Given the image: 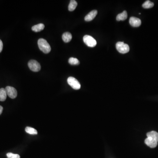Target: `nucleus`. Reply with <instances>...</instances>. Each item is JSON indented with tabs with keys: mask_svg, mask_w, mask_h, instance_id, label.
Here are the masks:
<instances>
[{
	"mask_svg": "<svg viewBox=\"0 0 158 158\" xmlns=\"http://www.w3.org/2000/svg\"><path fill=\"white\" fill-rule=\"evenodd\" d=\"M7 95L5 89L3 88L0 89V101H5L7 98Z\"/></svg>",
	"mask_w": 158,
	"mask_h": 158,
	"instance_id": "obj_13",
	"label": "nucleus"
},
{
	"mask_svg": "<svg viewBox=\"0 0 158 158\" xmlns=\"http://www.w3.org/2000/svg\"><path fill=\"white\" fill-rule=\"evenodd\" d=\"M6 155L8 158H20V156L19 155L15 154L12 153H7Z\"/></svg>",
	"mask_w": 158,
	"mask_h": 158,
	"instance_id": "obj_18",
	"label": "nucleus"
},
{
	"mask_svg": "<svg viewBox=\"0 0 158 158\" xmlns=\"http://www.w3.org/2000/svg\"><path fill=\"white\" fill-rule=\"evenodd\" d=\"M147 138L144 141L145 144L150 148H155L158 144V133L155 131H152L147 133Z\"/></svg>",
	"mask_w": 158,
	"mask_h": 158,
	"instance_id": "obj_1",
	"label": "nucleus"
},
{
	"mask_svg": "<svg viewBox=\"0 0 158 158\" xmlns=\"http://www.w3.org/2000/svg\"><path fill=\"white\" fill-rule=\"evenodd\" d=\"M3 108L1 106H0V115H1L3 111Z\"/></svg>",
	"mask_w": 158,
	"mask_h": 158,
	"instance_id": "obj_20",
	"label": "nucleus"
},
{
	"mask_svg": "<svg viewBox=\"0 0 158 158\" xmlns=\"http://www.w3.org/2000/svg\"><path fill=\"white\" fill-rule=\"evenodd\" d=\"M83 41L87 46L91 48L95 47L97 44V42L95 40L89 35H85L83 37Z\"/></svg>",
	"mask_w": 158,
	"mask_h": 158,
	"instance_id": "obj_4",
	"label": "nucleus"
},
{
	"mask_svg": "<svg viewBox=\"0 0 158 158\" xmlns=\"http://www.w3.org/2000/svg\"><path fill=\"white\" fill-rule=\"evenodd\" d=\"M72 38V34L69 32H65L63 34L62 39L65 43H68L71 41Z\"/></svg>",
	"mask_w": 158,
	"mask_h": 158,
	"instance_id": "obj_10",
	"label": "nucleus"
},
{
	"mask_svg": "<svg viewBox=\"0 0 158 158\" xmlns=\"http://www.w3.org/2000/svg\"><path fill=\"white\" fill-rule=\"evenodd\" d=\"M28 65L30 69L33 72H38L41 70V65L36 60H30L29 62Z\"/></svg>",
	"mask_w": 158,
	"mask_h": 158,
	"instance_id": "obj_6",
	"label": "nucleus"
},
{
	"mask_svg": "<svg viewBox=\"0 0 158 158\" xmlns=\"http://www.w3.org/2000/svg\"><path fill=\"white\" fill-rule=\"evenodd\" d=\"M129 23L131 26L134 27H137L141 26L142 24V21L141 19L135 17H131L130 18L129 20Z\"/></svg>",
	"mask_w": 158,
	"mask_h": 158,
	"instance_id": "obj_8",
	"label": "nucleus"
},
{
	"mask_svg": "<svg viewBox=\"0 0 158 158\" xmlns=\"http://www.w3.org/2000/svg\"><path fill=\"white\" fill-rule=\"evenodd\" d=\"M69 63L72 65H78L80 64V62L76 58H70L69 59Z\"/></svg>",
	"mask_w": 158,
	"mask_h": 158,
	"instance_id": "obj_17",
	"label": "nucleus"
},
{
	"mask_svg": "<svg viewBox=\"0 0 158 158\" xmlns=\"http://www.w3.org/2000/svg\"><path fill=\"white\" fill-rule=\"evenodd\" d=\"M154 5V4L153 2H151L150 1H147L143 4L142 7L144 8L148 9L153 7Z\"/></svg>",
	"mask_w": 158,
	"mask_h": 158,
	"instance_id": "obj_16",
	"label": "nucleus"
},
{
	"mask_svg": "<svg viewBox=\"0 0 158 158\" xmlns=\"http://www.w3.org/2000/svg\"><path fill=\"white\" fill-rule=\"evenodd\" d=\"M38 45L40 49L44 53L48 54L51 50V46L44 39L41 38L38 41Z\"/></svg>",
	"mask_w": 158,
	"mask_h": 158,
	"instance_id": "obj_2",
	"label": "nucleus"
},
{
	"mask_svg": "<svg viewBox=\"0 0 158 158\" xmlns=\"http://www.w3.org/2000/svg\"><path fill=\"white\" fill-rule=\"evenodd\" d=\"M67 82L74 89L79 90L81 87L80 83L74 77L72 76L69 77L67 79Z\"/></svg>",
	"mask_w": 158,
	"mask_h": 158,
	"instance_id": "obj_5",
	"label": "nucleus"
},
{
	"mask_svg": "<svg viewBox=\"0 0 158 158\" xmlns=\"http://www.w3.org/2000/svg\"><path fill=\"white\" fill-rule=\"evenodd\" d=\"M77 6V3L75 0H71L68 7V9L70 12L74 10Z\"/></svg>",
	"mask_w": 158,
	"mask_h": 158,
	"instance_id": "obj_14",
	"label": "nucleus"
},
{
	"mask_svg": "<svg viewBox=\"0 0 158 158\" xmlns=\"http://www.w3.org/2000/svg\"><path fill=\"white\" fill-rule=\"evenodd\" d=\"M97 14V11L96 10H94L92 11L89 12V13H88L85 17V20L86 21L89 22L91 21H92V20L94 19V18L95 17L96 15Z\"/></svg>",
	"mask_w": 158,
	"mask_h": 158,
	"instance_id": "obj_9",
	"label": "nucleus"
},
{
	"mask_svg": "<svg viewBox=\"0 0 158 158\" xmlns=\"http://www.w3.org/2000/svg\"><path fill=\"white\" fill-rule=\"evenodd\" d=\"M5 90L8 97L12 99L16 98L17 96V91L14 87L7 86L6 87Z\"/></svg>",
	"mask_w": 158,
	"mask_h": 158,
	"instance_id": "obj_7",
	"label": "nucleus"
},
{
	"mask_svg": "<svg viewBox=\"0 0 158 158\" xmlns=\"http://www.w3.org/2000/svg\"><path fill=\"white\" fill-rule=\"evenodd\" d=\"M116 48L119 52L121 54H126L130 51V47L127 44L123 42H118L116 44Z\"/></svg>",
	"mask_w": 158,
	"mask_h": 158,
	"instance_id": "obj_3",
	"label": "nucleus"
},
{
	"mask_svg": "<svg viewBox=\"0 0 158 158\" xmlns=\"http://www.w3.org/2000/svg\"><path fill=\"white\" fill-rule=\"evenodd\" d=\"M44 24L42 23H40V24H37V25L33 26L32 27V29L33 31L35 32H38L41 31L44 29Z\"/></svg>",
	"mask_w": 158,
	"mask_h": 158,
	"instance_id": "obj_11",
	"label": "nucleus"
},
{
	"mask_svg": "<svg viewBox=\"0 0 158 158\" xmlns=\"http://www.w3.org/2000/svg\"><path fill=\"white\" fill-rule=\"evenodd\" d=\"M25 131L28 133L32 134V135H36L37 134V130L31 127H27L25 129Z\"/></svg>",
	"mask_w": 158,
	"mask_h": 158,
	"instance_id": "obj_15",
	"label": "nucleus"
},
{
	"mask_svg": "<svg viewBox=\"0 0 158 158\" xmlns=\"http://www.w3.org/2000/svg\"><path fill=\"white\" fill-rule=\"evenodd\" d=\"M127 12L126 11H124L121 13L118 14L117 16L116 19L118 21H124L127 19Z\"/></svg>",
	"mask_w": 158,
	"mask_h": 158,
	"instance_id": "obj_12",
	"label": "nucleus"
},
{
	"mask_svg": "<svg viewBox=\"0 0 158 158\" xmlns=\"http://www.w3.org/2000/svg\"><path fill=\"white\" fill-rule=\"evenodd\" d=\"M3 44L2 41L0 40V53L2 52L3 50Z\"/></svg>",
	"mask_w": 158,
	"mask_h": 158,
	"instance_id": "obj_19",
	"label": "nucleus"
}]
</instances>
